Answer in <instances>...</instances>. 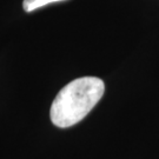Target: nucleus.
Here are the masks:
<instances>
[{"label": "nucleus", "mask_w": 159, "mask_h": 159, "mask_svg": "<svg viewBox=\"0 0 159 159\" xmlns=\"http://www.w3.org/2000/svg\"><path fill=\"white\" fill-rule=\"evenodd\" d=\"M105 84L97 77L72 80L59 91L52 102L50 117L58 127H70L85 118L102 99Z\"/></svg>", "instance_id": "f257e3e1"}, {"label": "nucleus", "mask_w": 159, "mask_h": 159, "mask_svg": "<svg viewBox=\"0 0 159 159\" xmlns=\"http://www.w3.org/2000/svg\"><path fill=\"white\" fill-rule=\"evenodd\" d=\"M59 1H65V0H24L23 7L26 12H32L43 6H46L52 2H59Z\"/></svg>", "instance_id": "f03ea898"}]
</instances>
